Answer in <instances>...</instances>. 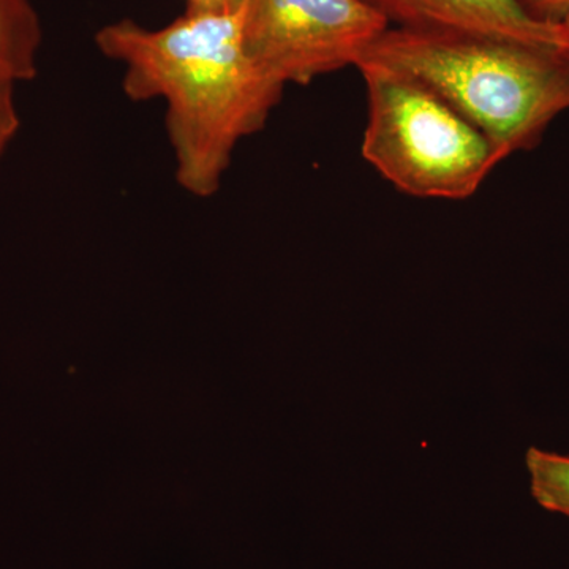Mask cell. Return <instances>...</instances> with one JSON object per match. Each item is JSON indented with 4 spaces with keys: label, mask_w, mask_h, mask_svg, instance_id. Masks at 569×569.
<instances>
[{
    "label": "cell",
    "mask_w": 569,
    "mask_h": 569,
    "mask_svg": "<svg viewBox=\"0 0 569 569\" xmlns=\"http://www.w3.org/2000/svg\"><path fill=\"white\" fill-rule=\"evenodd\" d=\"M96 44L123 67L129 99L167 104L176 181L197 198L219 192L239 142L263 129L284 91L247 51L242 2L228 11H186L160 29L111 22Z\"/></svg>",
    "instance_id": "1"
},
{
    "label": "cell",
    "mask_w": 569,
    "mask_h": 569,
    "mask_svg": "<svg viewBox=\"0 0 569 569\" xmlns=\"http://www.w3.org/2000/svg\"><path fill=\"white\" fill-rule=\"evenodd\" d=\"M359 63L421 82L485 134L498 163L537 148L550 122L569 110V51L560 48L389 28Z\"/></svg>",
    "instance_id": "2"
},
{
    "label": "cell",
    "mask_w": 569,
    "mask_h": 569,
    "mask_svg": "<svg viewBox=\"0 0 569 569\" xmlns=\"http://www.w3.org/2000/svg\"><path fill=\"white\" fill-rule=\"evenodd\" d=\"M367 91L361 152L400 192L466 200L498 160L485 134L421 82L373 63H359Z\"/></svg>",
    "instance_id": "3"
},
{
    "label": "cell",
    "mask_w": 569,
    "mask_h": 569,
    "mask_svg": "<svg viewBox=\"0 0 569 569\" xmlns=\"http://www.w3.org/2000/svg\"><path fill=\"white\" fill-rule=\"evenodd\" d=\"M388 29L361 0H242L247 51L284 88L356 67Z\"/></svg>",
    "instance_id": "4"
},
{
    "label": "cell",
    "mask_w": 569,
    "mask_h": 569,
    "mask_svg": "<svg viewBox=\"0 0 569 569\" xmlns=\"http://www.w3.org/2000/svg\"><path fill=\"white\" fill-rule=\"evenodd\" d=\"M389 28L460 32L545 44L569 51L561 22L542 21L520 0H361Z\"/></svg>",
    "instance_id": "5"
},
{
    "label": "cell",
    "mask_w": 569,
    "mask_h": 569,
    "mask_svg": "<svg viewBox=\"0 0 569 569\" xmlns=\"http://www.w3.org/2000/svg\"><path fill=\"white\" fill-rule=\"evenodd\" d=\"M41 24L32 0H0V77L31 81L39 73Z\"/></svg>",
    "instance_id": "6"
},
{
    "label": "cell",
    "mask_w": 569,
    "mask_h": 569,
    "mask_svg": "<svg viewBox=\"0 0 569 569\" xmlns=\"http://www.w3.org/2000/svg\"><path fill=\"white\" fill-rule=\"evenodd\" d=\"M531 496L539 507L569 519V458L531 447L526 455Z\"/></svg>",
    "instance_id": "7"
},
{
    "label": "cell",
    "mask_w": 569,
    "mask_h": 569,
    "mask_svg": "<svg viewBox=\"0 0 569 569\" xmlns=\"http://www.w3.org/2000/svg\"><path fill=\"white\" fill-rule=\"evenodd\" d=\"M14 86L17 84L13 81L0 77V159L20 129V118L14 104Z\"/></svg>",
    "instance_id": "8"
},
{
    "label": "cell",
    "mask_w": 569,
    "mask_h": 569,
    "mask_svg": "<svg viewBox=\"0 0 569 569\" xmlns=\"http://www.w3.org/2000/svg\"><path fill=\"white\" fill-rule=\"evenodd\" d=\"M530 14L542 21L561 22L569 13V0H520Z\"/></svg>",
    "instance_id": "9"
},
{
    "label": "cell",
    "mask_w": 569,
    "mask_h": 569,
    "mask_svg": "<svg viewBox=\"0 0 569 569\" xmlns=\"http://www.w3.org/2000/svg\"><path fill=\"white\" fill-rule=\"evenodd\" d=\"M187 13H204V11H228L238 9L242 0H186Z\"/></svg>",
    "instance_id": "10"
},
{
    "label": "cell",
    "mask_w": 569,
    "mask_h": 569,
    "mask_svg": "<svg viewBox=\"0 0 569 569\" xmlns=\"http://www.w3.org/2000/svg\"><path fill=\"white\" fill-rule=\"evenodd\" d=\"M561 26H563L565 33H567L568 48H569V13L567 14V17L563 18V21H561Z\"/></svg>",
    "instance_id": "11"
}]
</instances>
